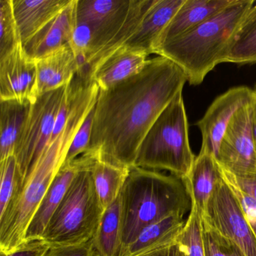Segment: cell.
I'll return each mask as SVG.
<instances>
[{"instance_id": "obj_1", "label": "cell", "mask_w": 256, "mask_h": 256, "mask_svg": "<svg viewBox=\"0 0 256 256\" xmlns=\"http://www.w3.org/2000/svg\"><path fill=\"white\" fill-rule=\"evenodd\" d=\"M187 82L173 61L157 56L142 71L108 90H100L92 136L85 154L132 168L146 133Z\"/></svg>"}, {"instance_id": "obj_2", "label": "cell", "mask_w": 256, "mask_h": 256, "mask_svg": "<svg viewBox=\"0 0 256 256\" xmlns=\"http://www.w3.org/2000/svg\"><path fill=\"white\" fill-rule=\"evenodd\" d=\"M100 89L85 86L62 132L50 140L11 204L0 216V253L25 244L26 232L54 178L65 161L76 133L96 106Z\"/></svg>"}, {"instance_id": "obj_3", "label": "cell", "mask_w": 256, "mask_h": 256, "mask_svg": "<svg viewBox=\"0 0 256 256\" xmlns=\"http://www.w3.org/2000/svg\"><path fill=\"white\" fill-rule=\"evenodd\" d=\"M120 200V252L146 226L173 214L184 216L192 206L182 180L136 166L130 168Z\"/></svg>"}, {"instance_id": "obj_4", "label": "cell", "mask_w": 256, "mask_h": 256, "mask_svg": "<svg viewBox=\"0 0 256 256\" xmlns=\"http://www.w3.org/2000/svg\"><path fill=\"white\" fill-rule=\"evenodd\" d=\"M254 4L253 0H233L188 34L158 47L156 54L180 67L190 84H200L210 72L223 62L238 28Z\"/></svg>"}, {"instance_id": "obj_5", "label": "cell", "mask_w": 256, "mask_h": 256, "mask_svg": "<svg viewBox=\"0 0 256 256\" xmlns=\"http://www.w3.org/2000/svg\"><path fill=\"white\" fill-rule=\"evenodd\" d=\"M84 164L76 174L48 224L42 240L50 247L76 245L95 236L104 210L92 180V156L84 154Z\"/></svg>"}, {"instance_id": "obj_6", "label": "cell", "mask_w": 256, "mask_h": 256, "mask_svg": "<svg viewBox=\"0 0 256 256\" xmlns=\"http://www.w3.org/2000/svg\"><path fill=\"white\" fill-rule=\"evenodd\" d=\"M196 158L190 148L188 120L181 92L162 112L146 133L138 151L134 166L168 170L182 180Z\"/></svg>"}, {"instance_id": "obj_7", "label": "cell", "mask_w": 256, "mask_h": 256, "mask_svg": "<svg viewBox=\"0 0 256 256\" xmlns=\"http://www.w3.org/2000/svg\"><path fill=\"white\" fill-rule=\"evenodd\" d=\"M68 85L41 96L31 104L29 115L14 152L24 182L52 140L56 118Z\"/></svg>"}, {"instance_id": "obj_8", "label": "cell", "mask_w": 256, "mask_h": 256, "mask_svg": "<svg viewBox=\"0 0 256 256\" xmlns=\"http://www.w3.org/2000/svg\"><path fill=\"white\" fill-rule=\"evenodd\" d=\"M202 218L214 230L234 242L246 256H256V236L222 174Z\"/></svg>"}, {"instance_id": "obj_9", "label": "cell", "mask_w": 256, "mask_h": 256, "mask_svg": "<svg viewBox=\"0 0 256 256\" xmlns=\"http://www.w3.org/2000/svg\"><path fill=\"white\" fill-rule=\"evenodd\" d=\"M132 5V0H76V18L86 24L92 32L90 50L83 67L118 36Z\"/></svg>"}, {"instance_id": "obj_10", "label": "cell", "mask_w": 256, "mask_h": 256, "mask_svg": "<svg viewBox=\"0 0 256 256\" xmlns=\"http://www.w3.org/2000/svg\"><path fill=\"white\" fill-rule=\"evenodd\" d=\"M252 114V102L240 109L232 118L218 148L217 162L234 174L256 173Z\"/></svg>"}, {"instance_id": "obj_11", "label": "cell", "mask_w": 256, "mask_h": 256, "mask_svg": "<svg viewBox=\"0 0 256 256\" xmlns=\"http://www.w3.org/2000/svg\"><path fill=\"white\" fill-rule=\"evenodd\" d=\"M253 90L236 86L217 97L197 122L202 136L200 150L209 152L216 158L223 136L235 114L252 102Z\"/></svg>"}, {"instance_id": "obj_12", "label": "cell", "mask_w": 256, "mask_h": 256, "mask_svg": "<svg viewBox=\"0 0 256 256\" xmlns=\"http://www.w3.org/2000/svg\"><path fill=\"white\" fill-rule=\"evenodd\" d=\"M36 74V60L26 54L23 46L0 59V101L32 104Z\"/></svg>"}, {"instance_id": "obj_13", "label": "cell", "mask_w": 256, "mask_h": 256, "mask_svg": "<svg viewBox=\"0 0 256 256\" xmlns=\"http://www.w3.org/2000/svg\"><path fill=\"white\" fill-rule=\"evenodd\" d=\"M185 0H152L136 32L122 48L142 52L149 56L155 54L160 36Z\"/></svg>"}, {"instance_id": "obj_14", "label": "cell", "mask_w": 256, "mask_h": 256, "mask_svg": "<svg viewBox=\"0 0 256 256\" xmlns=\"http://www.w3.org/2000/svg\"><path fill=\"white\" fill-rule=\"evenodd\" d=\"M36 68L32 103L41 96L70 84L80 71V65L67 44L37 60Z\"/></svg>"}, {"instance_id": "obj_15", "label": "cell", "mask_w": 256, "mask_h": 256, "mask_svg": "<svg viewBox=\"0 0 256 256\" xmlns=\"http://www.w3.org/2000/svg\"><path fill=\"white\" fill-rule=\"evenodd\" d=\"M85 160L86 157L83 154L72 162L62 164L30 224L25 244L42 239L54 212L64 199L76 174L84 164Z\"/></svg>"}, {"instance_id": "obj_16", "label": "cell", "mask_w": 256, "mask_h": 256, "mask_svg": "<svg viewBox=\"0 0 256 256\" xmlns=\"http://www.w3.org/2000/svg\"><path fill=\"white\" fill-rule=\"evenodd\" d=\"M72 0H12L23 47L58 17Z\"/></svg>"}, {"instance_id": "obj_17", "label": "cell", "mask_w": 256, "mask_h": 256, "mask_svg": "<svg viewBox=\"0 0 256 256\" xmlns=\"http://www.w3.org/2000/svg\"><path fill=\"white\" fill-rule=\"evenodd\" d=\"M232 2L233 0H185L163 31L156 50L164 43L188 34Z\"/></svg>"}, {"instance_id": "obj_18", "label": "cell", "mask_w": 256, "mask_h": 256, "mask_svg": "<svg viewBox=\"0 0 256 256\" xmlns=\"http://www.w3.org/2000/svg\"><path fill=\"white\" fill-rule=\"evenodd\" d=\"M76 22V0H72L58 17L24 46L26 54L37 60L68 44Z\"/></svg>"}, {"instance_id": "obj_19", "label": "cell", "mask_w": 256, "mask_h": 256, "mask_svg": "<svg viewBox=\"0 0 256 256\" xmlns=\"http://www.w3.org/2000/svg\"><path fill=\"white\" fill-rule=\"evenodd\" d=\"M220 178L221 172L216 158L209 152L200 150L191 169L182 180L192 205L202 215Z\"/></svg>"}, {"instance_id": "obj_20", "label": "cell", "mask_w": 256, "mask_h": 256, "mask_svg": "<svg viewBox=\"0 0 256 256\" xmlns=\"http://www.w3.org/2000/svg\"><path fill=\"white\" fill-rule=\"evenodd\" d=\"M148 56L142 52L121 48L91 74L90 79L100 90L109 89L142 71Z\"/></svg>"}, {"instance_id": "obj_21", "label": "cell", "mask_w": 256, "mask_h": 256, "mask_svg": "<svg viewBox=\"0 0 256 256\" xmlns=\"http://www.w3.org/2000/svg\"><path fill=\"white\" fill-rule=\"evenodd\" d=\"M184 216L173 214L145 227L120 256H138L176 242L185 226Z\"/></svg>"}, {"instance_id": "obj_22", "label": "cell", "mask_w": 256, "mask_h": 256, "mask_svg": "<svg viewBox=\"0 0 256 256\" xmlns=\"http://www.w3.org/2000/svg\"><path fill=\"white\" fill-rule=\"evenodd\" d=\"M30 107V102L0 101V162L14 155Z\"/></svg>"}, {"instance_id": "obj_23", "label": "cell", "mask_w": 256, "mask_h": 256, "mask_svg": "<svg viewBox=\"0 0 256 256\" xmlns=\"http://www.w3.org/2000/svg\"><path fill=\"white\" fill-rule=\"evenodd\" d=\"M130 170L96 158L92 163L91 172L94 186L104 210L119 197Z\"/></svg>"}, {"instance_id": "obj_24", "label": "cell", "mask_w": 256, "mask_h": 256, "mask_svg": "<svg viewBox=\"0 0 256 256\" xmlns=\"http://www.w3.org/2000/svg\"><path fill=\"white\" fill-rule=\"evenodd\" d=\"M94 240L96 256H120L121 204L120 196L104 210Z\"/></svg>"}, {"instance_id": "obj_25", "label": "cell", "mask_w": 256, "mask_h": 256, "mask_svg": "<svg viewBox=\"0 0 256 256\" xmlns=\"http://www.w3.org/2000/svg\"><path fill=\"white\" fill-rule=\"evenodd\" d=\"M223 62H256V5L250 8L238 28Z\"/></svg>"}, {"instance_id": "obj_26", "label": "cell", "mask_w": 256, "mask_h": 256, "mask_svg": "<svg viewBox=\"0 0 256 256\" xmlns=\"http://www.w3.org/2000/svg\"><path fill=\"white\" fill-rule=\"evenodd\" d=\"M0 216L5 212L23 186L24 179L16 156L0 162Z\"/></svg>"}, {"instance_id": "obj_27", "label": "cell", "mask_w": 256, "mask_h": 256, "mask_svg": "<svg viewBox=\"0 0 256 256\" xmlns=\"http://www.w3.org/2000/svg\"><path fill=\"white\" fill-rule=\"evenodd\" d=\"M22 44L12 0H0V59Z\"/></svg>"}, {"instance_id": "obj_28", "label": "cell", "mask_w": 256, "mask_h": 256, "mask_svg": "<svg viewBox=\"0 0 256 256\" xmlns=\"http://www.w3.org/2000/svg\"><path fill=\"white\" fill-rule=\"evenodd\" d=\"M187 256H204L202 236V214L192 205L188 220L186 221L176 240Z\"/></svg>"}, {"instance_id": "obj_29", "label": "cell", "mask_w": 256, "mask_h": 256, "mask_svg": "<svg viewBox=\"0 0 256 256\" xmlns=\"http://www.w3.org/2000/svg\"><path fill=\"white\" fill-rule=\"evenodd\" d=\"M204 256H246L233 241L214 230L202 218Z\"/></svg>"}, {"instance_id": "obj_30", "label": "cell", "mask_w": 256, "mask_h": 256, "mask_svg": "<svg viewBox=\"0 0 256 256\" xmlns=\"http://www.w3.org/2000/svg\"><path fill=\"white\" fill-rule=\"evenodd\" d=\"M94 110L95 107L90 112L84 122L74 136L71 145L68 148L64 164H68L78 158L88 150L92 136V124H94Z\"/></svg>"}, {"instance_id": "obj_31", "label": "cell", "mask_w": 256, "mask_h": 256, "mask_svg": "<svg viewBox=\"0 0 256 256\" xmlns=\"http://www.w3.org/2000/svg\"><path fill=\"white\" fill-rule=\"evenodd\" d=\"M220 172L223 180L226 181V184L230 187L232 191L233 192L236 199L239 202L242 208V212L245 216L246 220L248 222V226L251 228L253 234L256 238V202L253 200L251 197L246 194L236 185V182L232 178V175L227 170L222 167L220 164Z\"/></svg>"}, {"instance_id": "obj_32", "label": "cell", "mask_w": 256, "mask_h": 256, "mask_svg": "<svg viewBox=\"0 0 256 256\" xmlns=\"http://www.w3.org/2000/svg\"><path fill=\"white\" fill-rule=\"evenodd\" d=\"M46 256H96L94 240L76 245L50 247Z\"/></svg>"}, {"instance_id": "obj_33", "label": "cell", "mask_w": 256, "mask_h": 256, "mask_svg": "<svg viewBox=\"0 0 256 256\" xmlns=\"http://www.w3.org/2000/svg\"><path fill=\"white\" fill-rule=\"evenodd\" d=\"M50 246L44 241H32L26 242L8 254L0 253V256H46Z\"/></svg>"}, {"instance_id": "obj_34", "label": "cell", "mask_w": 256, "mask_h": 256, "mask_svg": "<svg viewBox=\"0 0 256 256\" xmlns=\"http://www.w3.org/2000/svg\"><path fill=\"white\" fill-rule=\"evenodd\" d=\"M229 173L238 187L256 202V173L238 175L234 174L230 172Z\"/></svg>"}, {"instance_id": "obj_35", "label": "cell", "mask_w": 256, "mask_h": 256, "mask_svg": "<svg viewBox=\"0 0 256 256\" xmlns=\"http://www.w3.org/2000/svg\"><path fill=\"white\" fill-rule=\"evenodd\" d=\"M138 256H187L178 242H172L161 248L144 253Z\"/></svg>"}, {"instance_id": "obj_36", "label": "cell", "mask_w": 256, "mask_h": 256, "mask_svg": "<svg viewBox=\"0 0 256 256\" xmlns=\"http://www.w3.org/2000/svg\"><path fill=\"white\" fill-rule=\"evenodd\" d=\"M253 92H254V97L252 101V132L256 148V88L253 90Z\"/></svg>"}]
</instances>
